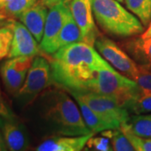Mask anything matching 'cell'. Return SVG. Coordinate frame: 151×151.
<instances>
[{
  "mask_svg": "<svg viewBox=\"0 0 151 151\" xmlns=\"http://www.w3.org/2000/svg\"><path fill=\"white\" fill-rule=\"evenodd\" d=\"M128 124L134 134L151 139V113L134 115L130 117Z\"/></svg>",
  "mask_w": 151,
  "mask_h": 151,
  "instance_id": "cell-20",
  "label": "cell"
},
{
  "mask_svg": "<svg viewBox=\"0 0 151 151\" xmlns=\"http://www.w3.org/2000/svg\"><path fill=\"white\" fill-rule=\"evenodd\" d=\"M14 31V37L11 45L9 58L17 56H32L39 55L40 46L26 26L20 21L14 20L11 23Z\"/></svg>",
  "mask_w": 151,
  "mask_h": 151,
  "instance_id": "cell-12",
  "label": "cell"
},
{
  "mask_svg": "<svg viewBox=\"0 0 151 151\" xmlns=\"http://www.w3.org/2000/svg\"><path fill=\"white\" fill-rule=\"evenodd\" d=\"M11 0H4V5H5L6 4H7V3H9V2H10Z\"/></svg>",
  "mask_w": 151,
  "mask_h": 151,
  "instance_id": "cell-33",
  "label": "cell"
},
{
  "mask_svg": "<svg viewBox=\"0 0 151 151\" xmlns=\"http://www.w3.org/2000/svg\"><path fill=\"white\" fill-rule=\"evenodd\" d=\"M0 133L8 150H26L30 146L27 129L18 117L5 118L0 116Z\"/></svg>",
  "mask_w": 151,
  "mask_h": 151,
  "instance_id": "cell-11",
  "label": "cell"
},
{
  "mask_svg": "<svg viewBox=\"0 0 151 151\" xmlns=\"http://www.w3.org/2000/svg\"><path fill=\"white\" fill-rule=\"evenodd\" d=\"M140 37L142 38H150L151 37V22L150 24H149V26H148V29H146L145 31H144V32L141 34Z\"/></svg>",
  "mask_w": 151,
  "mask_h": 151,
  "instance_id": "cell-29",
  "label": "cell"
},
{
  "mask_svg": "<svg viewBox=\"0 0 151 151\" xmlns=\"http://www.w3.org/2000/svg\"><path fill=\"white\" fill-rule=\"evenodd\" d=\"M60 1H61V0H41V2H42L46 6L48 9L53 7V6L55 5L56 4H58Z\"/></svg>",
  "mask_w": 151,
  "mask_h": 151,
  "instance_id": "cell-28",
  "label": "cell"
},
{
  "mask_svg": "<svg viewBox=\"0 0 151 151\" xmlns=\"http://www.w3.org/2000/svg\"><path fill=\"white\" fill-rule=\"evenodd\" d=\"M0 116L5 117V118H16L17 117L4 97L1 91V87H0Z\"/></svg>",
  "mask_w": 151,
  "mask_h": 151,
  "instance_id": "cell-27",
  "label": "cell"
},
{
  "mask_svg": "<svg viewBox=\"0 0 151 151\" xmlns=\"http://www.w3.org/2000/svg\"><path fill=\"white\" fill-rule=\"evenodd\" d=\"M117 1H119V2H124V0H117Z\"/></svg>",
  "mask_w": 151,
  "mask_h": 151,
  "instance_id": "cell-34",
  "label": "cell"
},
{
  "mask_svg": "<svg viewBox=\"0 0 151 151\" xmlns=\"http://www.w3.org/2000/svg\"><path fill=\"white\" fill-rule=\"evenodd\" d=\"M52 84L50 61L43 56H35L25 81L15 96L18 103L21 105L32 103Z\"/></svg>",
  "mask_w": 151,
  "mask_h": 151,
  "instance_id": "cell-5",
  "label": "cell"
},
{
  "mask_svg": "<svg viewBox=\"0 0 151 151\" xmlns=\"http://www.w3.org/2000/svg\"><path fill=\"white\" fill-rule=\"evenodd\" d=\"M70 14L71 13L67 0H61L58 4L49 9L43 38L40 43V50L43 52L50 55L55 40Z\"/></svg>",
  "mask_w": 151,
  "mask_h": 151,
  "instance_id": "cell-9",
  "label": "cell"
},
{
  "mask_svg": "<svg viewBox=\"0 0 151 151\" xmlns=\"http://www.w3.org/2000/svg\"><path fill=\"white\" fill-rule=\"evenodd\" d=\"M11 23L8 25L0 27V60L8 57L10 51L14 37V31L11 26Z\"/></svg>",
  "mask_w": 151,
  "mask_h": 151,
  "instance_id": "cell-24",
  "label": "cell"
},
{
  "mask_svg": "<svg viewBox=\"0 0 151 151\" xmlns=\"http://www.w3.org/2000/svg\"><path fill=\"white\" fill-rule=\"evenodd\" d=\"M90 92L113 97L124 107L128 101L139 94L140 89L134 80L119 74L115 69H101Z\"/></svg>",
  "mask_w": 151,
  "mask_h": 151,
  "instance_id": "cell-4",
  "label": "cell"
},
{
  "mask_svg": "<svg viewBox=\"0 0 151 151\" xmlns=\"http://www.w3.org/2000/svg\"><path fill=\"white\" fill-rule=\"evenodd\" d=\"M127 9L139 18L144 26L151 22V0H124Z\"/></svg>",
  "mask_w": 151,
  "mask_h": 151,
  "instance_id": "cell-18",
  "label": "cell"
},
{
  "mask_svg": "<svg viewBox=\"0 0 151 151\" xmlns=\"http://www.w3.org/2000/svg\"><path fill=\"white\" fill-rule=\"evenodd\" d=\"M103 136L110 139L113 150L115 151H134V149L130 144L127 137L120 129L105 130L102 132Z\"/></svg>",
  "mask_w": 151,
  "mask_h": 151,
  "instance_id": "cell-21",
  "label": "cell"
},
{
  "mask_svg": "<svg viewBox=\"0 0 151 151\" xmlns=\"http://www.w3.org/2000/svg\"><path fill=\"white\" fill-rule=\"evenodd\" d=\"M70 13L81 29L84 41L94 45L100 36V33L95 25L92 0H67Z\"/></svg>",
  "mask_w": 151,
  "mask_h": 151,
  "instance_id": "cell-10",
  "label": "cell"
},
{
  "mask_svg": "<svg viewBox=\"0 0 151 151\" xmlns=\"http://www.w3.org/2000/svg\"><path fill=\"white\" fill-rule=\"evenodd\" d=\"M34 58L32 56L12 57L1 65L0 76L6 91L10 95L15 97L20 90Z\"/></svg>",
  "mask_w": 151,
  "mask_h": 151,
  "instance_id": "cell-8",
  "label": "cell"
},
{
  "mask_svg": "<svg viewBox=\"0 0 151 151\" xmlns=\"http://www.w3.org/2000/svg\"><path fill=\"white\" fill-rule=\"evenodd\" d=\"M134 81L142 92H151V66L139 65L138 72Z\"/></svg>",
  "mask_w": 151,
  "mask_h": 151,
  "instance_id": "cell-25",
  "label": "cell"
},
{
  "mask_svg": "<svg viewBox=\"0 0 151 151\" xmlns=\"http://www.w3.org/2000/svg\"><path fill=\"white\" fill-rule=\"evenodd\" d=\"M5 150H8V148H7V146L5 145V142L4 140V139H3V136H2L1 133H0V151Z\"/></svg>",
  "mask_w": 151,
  "mask_h": 151,
  "instance_id": "cell-30",
  "label": "cell"
},
{
  "mask_svg": "<svg viewBox=\"0 0 151 151\" xmlns=\"http://www.w3.org/2000/svg\"><path fill=\"white\" fill-rule=\"evenodd\" d=\"M14 19H0V27L2 26H5L8 25L11 23V21L13 20Z\"/></svg>",
  "mask_w": 151,
  "mask_h": 151,
  "instance_id": "cell-32",
  "label": "cell"
},
{
  "mask_svg": "<svg viewBox=\"0 0 151 151\" xmlns=\"http://www.w3.org/2000/svg\"><path fill=\"white\" fill-rule=\"evenodd\" d=\"M94 45L110 65L124 73V76L134 80L139 70V64L119 45L110 39L101 35L96 40Z\"/></svg>",
  "mask_w": 151,
  "mask_h": 151,
  "instance_id": "cell-7",
  "label": "cell"
},
{
  "mask_svg": "<svg viewBox=\"0 0 151 151\" xmlns=\"http://www.w3.org/2000/svg\"><path fill=\"white\" fill-rule=\"evenodd\" d=\"M117 0H92L93 16L98 25L113 36L133 37L145 31V26Z\"/></svg>",
  "mask_w": 151,
  "mask_h": 151,
  "instance_id": "cell-3",
  "label": "cell"
},
{
  "mask_svg": "<svg viewBox=\"0 0 151 151\" xmlns=\"http://www.w3.org/2000/svg\"><path fill=\"white\" fill-rule=\"evenodd\" d=\"M87 147L90 150H94L98 151H111L113 150L112 145L110 144V139L105 137H93L87 141L86 143Z\"/></svg>",
  "mask_w": 151,
  "mask_h": 151,
  "instance_id": "cell-26",
  "label": "cell"
},
{
  "mask_svg": "<svg viewBox=\"0 0 151 151\" xmlns=\"http://www.w3.org/2000/svg\"><path fill=\"white\" fill-rule=\"evenodd\" d=\"M129 113L135 115L151 113V92H139L138 96L130 99L124 104Z\"/></svg>",
  "mask_w": 151,
  "mask_h": 151,
  "instance_id": "cell-19",
  "label": "cell"
},
{
  "mask_svg": "<svg viewBox=\"0 0 151 151\" xmlns=\"http://www.w3.org/2000/svg\"><path fill=\"white\" fill-rule=\"evenodd\" d=\"M120 130L127 137L130 144L136 151H151V139L141 137L134 134L131 129L128 122L123 123L120 125Z\"/></svg>",
  "mask_w": 151,
  "mask_h": 151,
  "instance_id": "cell-22",
  "label": "cell"
},
{
  "mask_svg": "<svg viewBox=\"0 0 151 151\" xmlns=\"http://www.w3.org/2000/svg\"><path fill=\"white\" fill-rule=\"evenodd\" d=\"M38 113L44 125L55 135L94 134L85 124L80 108L66 92L59 88L45 90L39 97Z\"/></svg>",
  "mask_w": 151,
  "mask_h": 151,
  "instance_id": "cell-2",
  "label": "cell"
},
{
  "mask_svg": "<svg viewBox=\"0 0 151 151\" xmlns=\"http://www.w3.org/2000/svg\"><path fill=\"white\" fill-rule=\"evenodd\" d=\"M53 83L67 92L90 91L98 70L114 69L100 53L86 42L66 45L50 61Z\"/></svg>",
  "mask_w": 151,
  "mask_h": 151,
  "instance_id": "cell-1",
  "label": "cell"
},
{
  "mask_svg": "<svg viewBox=\"0 0 151 151\" xmlns=\"http://www.w3.org/2000/svg\"><path fill=\"white\" fill-rule=\"evenodd\" d=\"M79 106L82 118L87 128L94 134L102 133L105 130L117 129L113 124L109 123L102 116H100L95 111H93L89 106L81 100H76Z\"/></svg>",
  "mask_w": 151,
  "mask_h": 151,
  "instance_id": "cell-17",
  "label": "cell"
},
{
  "mask_svg": "<svg viewBox=\"0 0 151 151\" xmlns=\"http://www.w3.org/2000/svg\"><path fill=\"white\" fill-rule=\"evenodd\" d=\"M9 19V18L6 15L4 6L0 4V19Z\"/></svg>",
  "mask_w": 151,
  "mask_h": 151,
  "instance_id": "cell-31",
  "label": "cell"
},
{
  "mask_svg": "<svg viewBox=\"0 0 151 151\" xmlns=\"http://www.w3.org/2000/svg\"><path fill=\"white\" fill-rule=\"evenodd\" d=\"M38 0H11L4 5V11L9 19H18L19 16L33 6Z\"/></svg>",
  "mask_w": 151,
  "mask_h": 151,
  "instance_id": "cell-23",
  "label": "cell"
},
{
  "mask_svg": "<svg viewBox=\"0 0 151 151\" xmlns=\"http://www.w3.org/2000/svg\"><path fill=\"white\" fill-rule=\"evenodd\" d=\"M48 12V8L41 2V0H38L34 5L22 13L18 18L19 21L26 26L39 43H40L43 38Z\"/></svg>",
  "mask_w": 151,
  "mask_h": 151,
  "instance_id": "cell-14",
  "label": "cell"
},
{
  "mask_svg": "<svg viewBox=\"0 0 151 151\" xmlns=\"http://www.w3.org/2000/svg\"><path fill=\"white\" fill-rule=\"evenodd\" d=\"M76 42H85V41L80 28L76 24L72 14H70L58 36L55 40L51 48L50 55H53L60 48L65 46L66 45L76 43Z\"/></svg>",
  "mask_w": 151,
  "mask_h": 151,
  "instance_id": "cell-16",
  "label": "cell"
},
{
  "mask_svg": "<svg viewBox=\"0 0 151 151\" xmlns=\"http://www.w3.org/2000/svg\"><path fill=\"white\" fill-rule=\"evenodd\" d=\"M95 134L79 136L52 135L45 139L35 148L37 151H80Z\"/></svg>",
  "mask_w": 151,
  "mask_h": 151,
  "instance_id": "cell-13",
  "label": "cell"
},
{
  "mask_svg": "<svg viewBox=\"0 0 151 151\" xmlns=\"http://www.w3.org/2000/svg\"><path fill=\"white\" fill-rule=\"evenodd\" d=\"M76 100H81L117 129L129 121V112L112 97L90 91L70 92Z\"/></svg>",
  "mask_w": 151,
  "mask_h": 151,
  "instance_id": "cell-6",
  "label": "cell"
},
{
  "mask_svg": "<svg viewBox=\"0 0 151 151\" xmlns=\"http://www.w3.org/2000/svg\"><path fill=\"white\" fill-rule=\"evenodd\" d=\"M127 53L139 65L151 66V37H134L123 44Z\"/></svg>",
  "mask_w": 151,
  "mask_h": 151,
  "instance_id": "cell-15",
  "label": "cell"
}]
</instances>
